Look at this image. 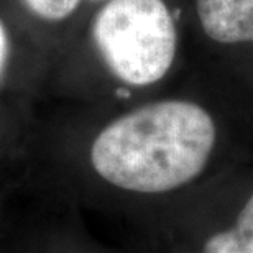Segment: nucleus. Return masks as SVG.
I'll list each match as a JSON object with an SVG mask.
<instances>
[{"label": "nucleus", "mask_w": 253, "mask_h": 253, "mask_svg": "<svg viewBox=\"0 0 253 253\" xmlns=\"http://www.w3.org/2000/svg\"><path fill=\"white\" fill-rule=\"evenodd\" d=\"M201 253H253V192L229 227L202 242Z\"/></svg>", "instance_id": "20e7f679"}, {"label": "nucleus", "mask_w": 253, "mask_h": 253, "mask_svg": "<svg viewBox=\"0 0 253 253\" xmlns=\"http://www.w3.org/2000/svg\"><path fill=\"white\" fill-rule=\"evenodd\" d=\"M92 40L115 79L146 87L168 74L176 56V25L165 0H105Z\"/></svg>", "instance_id": "f03ea898"}, {"label": "nucleus", "mask_w": 253, "mask_h": 253, "mask_svg": "<svg viewBox=\"0 0 253 253\" xmlns=\"http://www.w3.org/2000/svg\"><path fill=\"white\" fill-rule=\"evenodd\" d=\"M32 15L44 22H63L69 18L83 0H20Z\"/></svg>", "instance_id": "39448f33"}, {"label": "nucleus", "mask_w": 253, "mask_h": 253, "mask_svg": "<svg viewBox=\"0 0 253 253\" xmlns=\"http://www.w3.org/2000/svg\"><path fill=\"white\" fill-rule=\"evenodd\" d=\"M197 15L215 43H253V0H197Z\"/></svg>", "instance_id": "7ed1b4c3"}, {"label": "nucleus", "mask_w": 253, "mask_h": 253, "mask_svg": "<svg viewBox=\"0 0 253 253\" xmlns=\"http://www.w3.org/2000/svg\"><path fill=\"white\" fill-rule=\"evenodd\" d=\"M217 143L214 117L184 99L143 104L94 136L89 163L104 184L131 196H166L204 173Z\"/></svg>", "instance_id": "f257e3e1"}, {"label": "nucleus", "mask_w": 253, "mask_h": 253, "mask_svg": "<svg viewBox=\"0 0 253 253\" xmlns=\"http://www.w3.org/2000/svg\"><path fill=\"white\" fill-rule=\"evenodd\" d=\"M10 59V37H8V30L7 25L0 17V84L3 81L5 71H7Z\"/></svg>", "instance_id": "423d86ee"}]
</instances>
